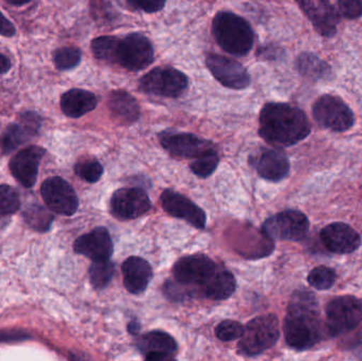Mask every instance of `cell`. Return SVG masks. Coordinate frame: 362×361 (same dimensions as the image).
<instances>
[{"label":"cell","instance_id":"cell-2","mask_svg":"<svg viewBox=\"0 0 362 361\" xmlns=\"http://www.w3.org/2000/svg\"><path fill=\"white\" fill-rule=\"evenodd\" d=\"M310 131L306 114L291 104L267 103L259 112V136L270 146H295L305 139Z\"/></svg>","mask_w":362,"mask_h":361},{"label":"cell","instance_id":"cell-15","mask_svg":"<svg viewBox=\"0 0 362 361\" xmlns=\"http://www.w3.org/2000/svg\"><path fill=\"white\" fill-rule=\"evenodd\" d=\"M42 127V117L34 112L21 114L19 123H13L6 127L0 136V152L4 155L10 154L21 144L32 139Z\"/></svg>","mask_w":362,"mask_h":361},{"label":"cell","instance_id":"cell-44","mask_svg":"<svg viewBox=\"0 0 362 361\" xmlns=\"http://www.w3.org/2000/svg\"><path fill=\"white\" fill-rule=\"evenodd\" d=\"M8 4H12L15 6H25V4H29L32 0H6Z\"/></svg>","mask_w":362,"mask_h":361},{"label":"cell","instance_id":"cell-27","mask_svg":"<svg viewBox=\"0 0 362 361\" xmlns=\"http://www.w3.org/2000/svg\"><path fill=\"white\" fill-rule=\"evenodd\" d=\"M296 64L302 76L315 81L327 78L331 71L329 66L313 53H302L298 57Z\"/></svg>","mask_w":362,"mask_h":361},{"label":"cell","instance_id":"cell-45","mask_svg":"<svg viewBox=\"0 0 362 361\" xmlns=\"http://www.w3.org/2000/svg\"><path fill=\"white\" fill-rule=\"evenodd\" d=\"M140 330V326L137 324V322H132L129 326V332L131 334H137L138 331Z\"/></svg>","mask_w":362,"mask_h":361},{"label":"cell","instance_id":"cell-29","mask_svg":"<svg viewBox=\"0 0 362 361\" xmlns=\"http://www.w3.org/2000/svg\"><path fill=\"white\" fill-rule=\"evenodd\" d=\"M115 265L110 260L93 262L89 268V279L95 290H103L112 281Z\"/></svg>","mask_w":362,"mask_h":361},{"label":"cell","instance_id":"cell-10","mask_svg":"<svg viewBox=\"0 0 362 361\" xmlns=\"http://www.w3.org/2000/svg\"><path fill=\"white\" fill-rule=\"evenodd\" d=\"M206 66L215 80L227 88L242 90L250 86V74L242 64L234 59L208 53L206 55Z\"/></svg>","mask_w":362,"mask_h":361},{"label":"cell","instance_id":"cell-14","mask_svg":"<svg viewBox=\"0 0 362 361\" xmlns=\"http://www.w3.org/2000/svg\"><path fill=\"white\" fill-rule=\"evenodd\" d=\"M112 213L119 220H135L150 211V197L140 188L119 189L110 201Z\"/></svg>","mask_w":362,"mask_h":361},{"label":"cell","instance_id":"cell-3","mask_svg":"<svg viewBox=\"0 0 362 361\" xmlns=\"http://www.w3.org/2000/svg\"><path fill=\"white\" fill-rule=\"evenodd\" d=\"M212 33L218 46L234 57L248 54L255 42V33L248 21L231 12L215 15Z\"/></svg>","mask_w":362,"mask_h":361},{"label":"cell","instance_id":"cell-20","mask_svg":"<svg viewBox=\"0 0 362 361\" xmlns=\"http://www.w3.org/2000/svg\"><path fill=\"white\" fill-rule=\"evenodd\" d=\"M76 254L90 259L93 262L110 260L114 254V242L107 229L98 227L78 237L74 244Z\"/></svg>","mask_w":362,"mask_h":361},{"label":"cell","instance_id":"cell-43","mask_svg":"<svg viewBox=\"0 0 362 361\" xmlns=\"http://www.w3.org/2000/svg\"><path fill=\"white\" fill-rule=\"evenodd\" d=\"M11 67H12V63H11L10 59L0 53V74L8 73Z\"/></svg>","mask_w":362,"mask_h":361},{"label":"cell","instance_id":"cell-12","mask_svg":"<svg viewBox=\"0 0 362 361\" xmlns=\"http://www.w3.org/2000/svg\"><path fill=\"white\" fill-rule=\"evenodd\" d=\"M154 61V48L146 36L129 34L121 40L119 65L131 71L146 69Z\"/></svg>","mask_w":362,"mask_h":361},{"label":"cell","instance_id":"cell-5","mask_svg":"<svg viewBox=\"0 0 362 361\" xmlns=\"http://www.w3.org/2000/svg\"><path fill=\"white\" fill-rule=\"evenodd\" d=\"M327 336L351 334L362 324V300L354 296L336 297L325 307Z\"/></svg>","mask_w":362,"mask_h":361},{"label":"cell","instance_id":"cell-41","mask_svg":"<svg viewBox=\"0 0 362 361\" xmlns=\"http://www.w3.org/2000/svg\"><path fill=\"white\" fill-rule=\"evenodd\" d=\"M16 34L14 25L0 12V35L4 37H13Z\"/></svg>","mask_w":362,"mask_h":361},{"label":"cell","instance_id":"cell-30","mask_svg":"<svg viewBox=\"0 0 362 361\" xmlns=\"http://www.w3.org/2000/svg\"><path fill=\"white\" fill-rule=\"evenodd\" d=\"M82 61V51L76 47H63L53 54L55 67L59 71L74 69Z\"/></svg>","mask_w":362,"mask_h":361},{"label":"cell","instance_id":"cell-23","mask_svg":"<svg viewBox=\"0 0 362 361\" xmlns=\"http://www.w3.org/2000/svg\"><path fill=\"white\" fill-rule=\"evenodd\" d=\"M122 273L125 288L133 295L144 294L153 279L152 266L140 256H131L125 260Z\"/></svg>","mask_w":362,"mask_h":361},{"label":"cell","instance_id":"cell-22","mask_svg":"<svg viewBox=\"0 0 362 361\" xmlns=\"http://www.w3.org/2000/svg\"><path fill=\"white\" fill-rule=\"evenodd\" d=\"M137 347L146 360H171L177 352L175 339L163 331H152L137 339Z\"/></svg>","mask_w":362,"mask_h":361},{"label":"cell","instance_id":"cell-21","mask_svg":"<svg viewBox=\"0 0 362 361\" xmlns=\"http://www.w3.org/2000/svg\"><path fill=\"white\" fill-rule=\"evenodd\" d=\"M296 2L320 35L327 37L335 35L338 14L327 0H296Z\"/></svg>","mask_w":362,"mask_h":361},{"label":"cell","instance_id":"cell-25","mask_svg":"<svg viewBox=\"0 0 362 361\" xmlns=\"http://www.w3.org/2000/svg\"><path fill=\"white\" fill-rule=\"evenodd\" d=\"M97 105L95 93L85 89H70L61 97V110L68 118H81L93 112Z\"/></svg>","mask_w":362,"mask_h":361},{"label":"cell","instance_id":"cell-38","mask_svg":"<svg viewBox=\"0 0 362 361\" xmlns=\"http://www.w3.org/2000/svg\"><path fill=\"white\" fill-rule=\"evenodd\" d=\"M91 14L97 20L107 21L112 19V8L106 0H91Z\"/></svg>","mask_w":362,"mask_h":361},{"label":"cell","instance_id":"cell-18","mask_svg":"<svg viewBox=\"0 0 362 361\" xmlns=\"http://www.w3.org/2000/svg\"><path fill=\"white\" fill-rule=\"evenodd\" d=\"M46 155V150L37 146H31L17 153L10 160L8 167L15 179L25 187L31 188L37 180L40 161Z\"/></svg>","mask_w":362,"mask_h":361},{"label":"cell","instance_id":"cell-37","mask_svg":"<svg viewBox=\"0 0 362 361\" xmlns=\"http://www.w3.org/2000/svg\"><path fill=\"white\" fill-rule=\"evenodd\" d=\"M338 8L349 19L362 16V0H337Z\"/></svg>","mask_w":362,"mask_h":361},{"label":"cell","instance_id":"cell-17","mask_svg":"<svg viewBox=\"0 0 362 361\" xmlns=\"http://www.w3.org/2000/svg\"><path fill=\"white\" fill-rule=\"evenodd\" d=\"M250 165L264 179L279 182L289 173L288 157L278 148H263L249 158Z\"/></svg>","mask_w":362,"mask_h":361},{"label":"cell","instance_id":"cell-8","mask_svg":"<svg viewBox=\"0 0 362 361\" xmlns=\"http://www.w3.org/2000/svg\"><path fill=\"white\" fill-rule=\"evenodd\" d=\"M313 116L323 129L339 133L349 131L355 123L351 108L336 95H325L319 97L313 106Z\"/></svg>","mask_w":362,"mask_h":361},{"label":"cell","instance_id":"cell-28","mask_svg":"<svg viewBox=\"0 0 362 361\" xmlns=\"http://www.w3.org/2000/svg\"><path fill=\"white\" fill-rule=\"evenodd\" d=\"M121 40L115 36H100L91 42V50L98 59L118 64Z\"/></svg>","mask_w":362,"mask_h":361},{"label":"cell","instance_id":"cell-4","mask_svg":"<svg viewBox=\"0 0 362 361\" xmlns=\"http://www.w3.org/2000/svg\"><path fill=\"white\" fill-rule=\"evenodd\" d=\"M280 338V324L276 315H263L255 318L245 326L244 335L238 343L240 355H259L272 349Z\"/></svg>","mask_w":362,"mask_h":361},{"label":"cell","instance_id":"cell-6","mask_svg":"<svg viewBox=\"0 0 362 361\" xmlns=\"http://www.w3.org/2000/svg\"><path fill=\"white\" fill-rule=\"evenodd\" d=\"M268 239L300 242L310 230L308 216L297 210H286L268 218L262 227Z\"/></svg>","mask_w":362,"mask_h":361},{"label":"cell","instance_id":"cell-7","mask_svg":"<svg viewBox=\"0 0 362 361\" xmlns=\"http://www.w3.org/2000/svg\"><path fill=\"white\" fill-rule=\"evenodd\" d=\"M189 86L187 76L175 68L158 67L151 70L139 82V89L148 95L178 97Z\"/></svg>","mask_w":362,"mask_h":361},{"label":"cell","instance_id":"cell-36","mask_svg":"<svg viewBox=\"0 0 362 361\" xmlns=\"http://www.w3.org/2000/svg\"><path fill=\"white\" fill-rule=\"evenodd\" d=\"M245 326L240 322L233 320H225L215 329V334L219 341L229 343L242 338L244 335Z\"/></svg>","mask_w":362,"mask_h":361},{"label":"cell","instance_id":"cell-1","mask_svg":"<svg viewBox=\"0 0 362 361\" xmlns=\"http://www.w3.org/2000/svg\"><path fill=\"white\" fill-rule=\"evenodd\" d=\"M287 345L296 351H308L327 336L316 296L310 290L293 292L284 320Z\"/></svg>","mask_w":362,"mask_h":361},{"label":"cell","instance_id":"cell-39","mask_svg":"<svg viewBox=\"0 0 362 361\" xmlns=\"http://www.w3.org/2000/svg\"><path fill=\"white\" fill-rule=\"evenodd\" d=\"M134 8L146 13H156L165 8L167 0H127Z\"/></svg>","mask_w":362,"mask_h":361},{"label":"cell","instance_id":"cell-16","mask_svg":"<svg viewBox=\"0 0 362 361\" xmlns=\"http://www.w3.org/2000/svg\"><path fill=\"white\" fill-rule=\"evenodd\" d=\"M163 210L173 218H180L197 229L206 227V216L204 210L191 199L173 190H165L160 196Z\"/></svg>","mask_w":362,"mask_h":361},{"label":"cell","instance_id":"cell-11","mask_svg":"<svg viewBox=\"0 0 362 361\" xmlns=\"http://www.w3.org/2000/svg\"><path fill=\"white\" fill-rule=\"evenodd\" d=\"M42 199L51 211L59 215L71 216L78 211V199L76 191L63 178H48L40 187Z\"/></svg>","mask_w":362,"mask_h":361},{"label":"cell","instance_id":"cell-24","mask_svg":"<svg viewBox=\"0 0 362 361\" xmlns=\"http://www.w3.org/2000/svg\"><path fill=\"white\" fill-rule=\"evenodd\" d=\"M108 108L112 119L120 124L132 125L139 120V103L131 93L122 89L110 93Z\"/></svg>","mask_w":362,"mask_h":361},{"label":"cell","instance_id":"cell-32","mask_svg":"<svg viewBox=\"0 0 362 361\" xmlns=\"http://www.w3.org/2000/svg\"><path fill=\"white\" fill-rule=\"evenodd\" d=\"M23 215H25V222L40 232L48 230L53 220V216L40 206H31L28 208L27 212L23 213Z\"/></svg>","mask_w":362,"mask_h":361},{"label":"cell","instance_id":"cell-40","mask_svg":"<svg viewBox=\"0 0 362 361\" xmlns=\"http://www.w3.org/2000/svg\"><path fill=\"white\" fill-rule=\"evenodd\" d=\"M354 332L355 336L346 341V348L354 352L359 360H362V324Z\"/></svg>","mask_w":362,"mask_h":361},{"label":"cell","instance_id":"cell-9","mask_svg":"<svg viewBox=\"0 0 362 361\" xmlns=\"http://www.w3.org/2000/svg\"><path fill=\"white\" fill-rule=\"evenodd\" d=\"M159 141L165 150L176 158L197 159L204 155L216 152L214 144L193 134L163 131Z\"/></svg>","mask_w":362,"mask_h":361},{"label":"cell","instance_id":"cell-13","mask_svg":"<svg viewBox=\"0 0 362 361\" xmlns=\"http://www.w3.org/2000/svg\"><path fill=\"white\" fill-rule=\"evenodd\" d=\"M217 268L218 266L209 256L193 254L175 263L173 275L176 282L185 288H200Z\"/></svg>","mask_w":362,"mask_h":361},{"label":"cell","instance_id":"cell-33","mask_svg":"<svg viewBox=\"0 0 362 361\" xmlns=\"http://www.w3.org/2000/svg\"><path fill=\"white\" fill-rule=\"evenodd\" d=\"M74 172L85 182L95 184L99 182L100 178L103 175L104 169L103 165L97 159L89 158L76 163Z\"/></svg>","mask_w":362,"mask_h":361},{"label":"cell","instance_id":"cell-34","mask_svg":"<svg viewBox=\"0 0 362 361\" xmlns=\"http://www.w3.org/2000/svg\"><path fill=\"white\" fill-rule=\"evenodd\" d=\"M218 155H217V152H213L195 159L189 167L198 177L206 178L212 175L213 172L218 167Z\"/></svg>","mask_w":362,"mask_h":361},{"label":"cell","instance_id":"cell-26","mask_svg":"<svg viewBox=\"0 0 362 361\" xmlns=\"http://www.w3.org/2000/svg\"><path fill=\"white\" fill-rule=\"evenodd\" d=\"M235 290V278L223 268H217L199 288L202 297L213 301L226 300Z\"/></svg>","mask_w":362,"mask_h":361},{"label":"cell","instance_id":"cell-19","mask_svg":"<svg viewBox=\"0 0 362 361\" xmlns=\"http://www.w3.org/2000/svg\"><path fill=\"white\" fill-rule=\"evenodd\" d=\"M320 239L329 251L336 254H349L361 245V237L355 229L344 223H333L321 230Z\"/></svg>","mask_w":362,"mask_h":361},{"label":"cell","instance_id":"cell-35","mask_svg":"<svg viewBox=\"0 0 362 361\" xmlns=\"http://www.w3.org/2000/svg\"><path fill=\"white\" fill-rule=\"evenodd\" d=\"M21 208L18 194L12 187L0 184V214H14Z\"/></svg>","mask_w":362,"mask_h":361},{"label":"cell","instance_id":"cell-42","mask_svg":"<svg viewBox=\"0 0 362 361\" xmlns=\"http://www.w3.org/2000/svg\"><path fill=\"white\" fill-rule=\"evenodd\" d=\"M25 333H19V332H8L6 334L2 335L0 334V341H23V339H25Z\"/></svg>","mask_w":362,"mask_h":361},{"label":"cell","instance_id":"cell-31","mask_svg":"<svg viewBox=\"0 0 362 361\" xmlns=\"http://www.w3.org/2000/svg\"><path fill=\"white\" fill-rule=\"evenodd\" d=\"M337 280L334 269L327 266H318L313 269L308 275V281L310 286L318 290H327L333 288Z\"/></svg>","mask_w":362,"mask_h":361}]
</instances>
